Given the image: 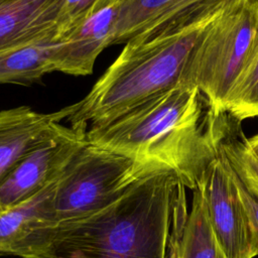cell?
<instances>
[{"label":"cell","mask_w":258,"mask_h":258,"mask_svg":"<svg viewBox=\"0 0 258 258\" xmlns=\"http://www.w3.org/2000/svg\"><path fill=\"white\" fill-rule=\"evenodd\" d=\"M179 175L155 168L117 201L82 219L35 230L21 258H168Z\"/></svg>","instance_id":"1"},{"label":"cell","mask_w":258,"mask_h":258,"mask_svg":"<svg viewBox=\"0 0 258 258\" xmlns=\"http://www.w3.org/2000/svg\"><path fill=\"white\" fill-rule=\"evenodd\" d=\"M198 87L182 82L102 126H91L88 142L174 170L195 189L219 143L203 109Z\"/></svg>","instance_id":"2"},{"label":"cell","mask_w":258,"mask_h":258,"mask_svg":"<svg viewBox=\"0 0 258 258\" xmlns=\"http://www.w3.org/2000/svg\"><path fill=\"white\" fill-rule=\"evenodd\" d=\"M218 14L167 36L126 42L90 92L70 105L66 120L71 125L102 126L184 82L192 52Z\"/></svg>","instance_id":"3"},{"label":"cell","mask_w":258,"mask_h":258,"mask_svg":"<svg viewBox=\"0 0 258 258\" xmlns=\"http://www.w3.org/2000/svg\"><path fill=\"white\" fill-rule=\"evenodd\" d=\"M166 168L86 142L53 184L52 225L90 216L121 198L144 173Z\"/></svg>","instance_id":"4"},{"label":"cell","mask_w":258,"mask_h":258,"mask_svg":"<svg viewBox=\"0 0 258 258\" xmlns=\"http://www.w3.org/2000/svg\"><path fill=\"white\" fill-rule=\"evenodd\" d=\"M257 29L258 1L239 0L216 16L194 50L184 82L199 88L214 114L226 112V99L248 58Z\"/></svg>","instance_id":"5"},{"label":"cell","mask_w":258,"mask_h":258,"mask_svg":"<svg viewBox=\"0 0 258 258\" xmlns=\"http://www.w3.org/2000/svg\"><path fill=\"white\" fill-rule=\"evenodd\" d=\"M88 125H59L56 132L32 150L0 183V210L20 205L55 181L74 154L88 141Z\"/></svg>","instance_id":"6"},{"label":"cell","mask_w":258,"mask_h":258,"mask_svg":"<svg viewBox=\"0 0 258 258\" xmlns=\"http://www.w3.org/2000/svg\"><path fill=\"white\" fill-rule=\"evenodd\" d=\"M202 182L209 222L225 258H251L250 221L238 191L234 169L220 144Z\"/></svg>","instance_id":"7"},{"label":"cell","mask_w":258,"mask_h":258,"mask_svg":"<svg viewBox=\"0 0 258 258\" xmlns=\"http://www.w3.org/2000/svg\"><path fill=\"white\" fill-rule=\"evenodd\" d=\"M120 0H102L97 8L61 42L54 54L55 71L87 76L107 46L112 45Z\"/></svg>","instance_id":"8"},{"label":"cell","mask_w":258,"mask_h":258,"mask_svg":"<svg viewBox=\"0 0 258 258\" xmlns=\"http://www.w3.org/2000/svg\"><path fill=\"white\" fill-rule=\"evenodd\" d=\"M71 113L70 106L53 113H39L27 106L0 111V183L21 159L49 139Z\"/></svg>","instance_id":"9"},{"label":"cell","mask_w":258,"mask_h":258,"mask_svg":"<svg viewBox=\"0 0 258 258\" xmlns=\"http://www.w3.org/2000/svg\"><path fill=\"white\" fill-rule=\"evenodd\" d=\"M192 194L188 212L185 185L179 186L173 210L168 258H225L209 222L202 179Z\"/></svg>","instance_id":"10"},{"label":"cell","mask_w":258,"mask_h":258,"mask_svg":"<svg viewBox=\"0 0 258 258\" xmlns=\"http://www.w3.org/2000/svg\"><path fill=\"white\" fill-rule=\"evenodd\" d=\"M61 2L62 0L1 1L0 51L35 42L56 41Z\"/></svg>","instance_id":"11"},{"label":"cell","mask_w":258,"mask_h":258,"mask_svg":"<svg viewBox=\"0 0 258 258\" xmlns=\"http://www.w3.org/2000/svg\"><path fill=\"white\" fill-rule=\"evenodd\" d=\"M54 182L30 200L0 210V256H17L30 234L52 225L50 199Z\"/></svg>","instance_id":"12"},{"label":"cell","mask_w":258,"mask_h":258,"mask_svg":"<svg viewBox=\"0 0 258 258\" xmlns=\"http://www.w3.org/2000/svg\"><path fill=\"white\" fill-rule=\"evenodd\" d=\"M58 43L48 40L0 51V84L28 86L54 72Z\"/></svg>","instance_id":"13"},{"label":"cell","mask_w":258,"mask_h":258,"mask_svg":"<svg viewBox=\"0 0 258 258\" xmlns=\"http://www.w3.org/2000/svg\"><path fill=\"white\" fill-rule=\"evenodd\" d=\"M241 121L223 112L220 117V146L245 187L258 199V157L241 129Z\"/></svg>","instance_id":"14"},{"label":"cell","mask_w":258,"mask_h":258,"mask_svg":"<svg viewBox=\"0 0 258 258\" xmlns=\"http://www.w3.org/2000/svg\"><path fill=\"white\" fill-rule=\"evenodd\" d=\"M237 1L239 0H175L148 31L129 41L141 42L179 32L218 14Z\"/></svg>","instance_id":"15"},{"label":"cell","mask_w":258,"mask_h":258,"mask_svg":"<svg viewBox=\"0 0 258 258\" xmlns=\"http://www.w3.org/2000/svg\"><path fill=\"white\" fill-rule=\"evenodd\" d=\"M175 0H120L112 45L126 43L148 31Z\"/></svg>","instance_id":"16"},{"label":"cell","mask_w":258,"mask_h":258,"mask_svg":"<svg viewBox=\"0 0 258 258\" xmlns=\"http://www.w3.org/2000/svg\"><path fill=\"white\" fill-rule=\"evenodd\" d=\"M225 111L241 122L258 117V29L248 58L226 99Z\"/></svg>","instance_id":"17"},{"label":"cell","mask_w":258,"mask_h":258,"mask_svg":"<svg viewBox=\"0 0 258 258\" xmlns=\"http://www.w3.org/2000/svg\"><path fill=\"white\" fill-rule=\"evenodd\" d=\"M102 2V0H62L57 18L56 41L61 42Z\"/></svg>","instance_id":"18"},{"label":"cell","mask_w":258,"mask_h":258,"mask_svg":"<svg viewBox=\"0 0 258 258\" xmlns=\"http://www.w3.org/2000/svg\"><path fill=\"white\" fill-rule=\"evenodd\" d=\"M235 172V171H234ZM235 180L240 198L245 206L251 226V258L258 256V199H256L242 183L235 172Z\"/></svg>","instance_id":"19"},{"label":"cell","mask_w":258,"mask_h":258,"mask_svg":"<svg viewBox=\"0 0 258 258\" xmlns=\"http://www.w3.org/2000/svg\"><path fill=\"white\" fill-rule=\"evenodd\" d=\"M247 142H248V145L250 146L251 150L258 157V133L253 135L250 138H247Z\"/></svg>","instance_id":"20"},{"label":"cell","mask_w":258,"mask_h":258,"mask_svg":"<svg viewBox=\"0 0 258 258\" xmlns=\"http://www.w3.org/2000/svg\"><path fill=\"white\" fill-rule=\"evenodd\" d=\"M1 1H3V0H0V2H1Z\"/></svg>","instance_id":"21"}]
</instances>
